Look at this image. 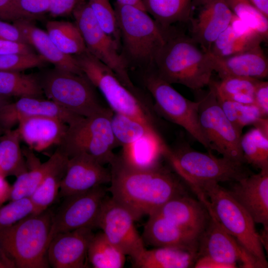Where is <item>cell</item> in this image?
I'll return each mask as SVG.
<instances>
[{"label":"cell","mask_w":268,"mask_h":268,"mask_svg":"<svg viewBox=\"0 0 268 268\" xmlns=\"http://www.w3.org/2000/svg\"><path fill=\"white\" fill-rule=\"evenodd\" d=\"M111 198L127 209L135 221L150 215L171 199L186 194L176 175L160 165L148 170L123 164L118 155L110 164Z\"/></svg>","instance_id":"cell-1"},{"label":"cell","mask_w":268,"mask_h":268,"mask_svg":"<svg viewBox=\"0 0 268 268\" xmlns=\"http://www.w3.org/2000/svg\"><path fill=\"white\" fill-rule=\"evenodd\" d=\"M151 69L170 84L193 90L208 86L213 72L209 53L190 35L176 30L158 53Z\"/></svg>","instance_id":"cell-2"},{"label":"cell","mask_w":268,"mask_h":268,"mask_svg":"<svg viewBox=\"0 0 268 268\" xmlns=\"http://www.w3.org/2000/svg\"><path fill=\"white\" fill-rule=\"evenodd\" d=\"M114 10L122 42L121 54L130 66L152 68L155 59L175 28L166 30L145 10L116 2Z\"/></svg>","instance_id":"cell-3"},{"label":"cell","mask_w":268,"mask_h":268,"mask_svg":"<svg viewBox=\"0 0 268 268\" xmlns=\"http://www.w3.org/2000/svg\"><path fill=\"white\" fill-rule=\"evenodd\" d=\"M188 185L225 230L257 260L261 268H268L264 248L256 229V223L228 190L214 181Z\"/></svg>","instance_id":"cell-4"},{"label":"cell","mask_w":268,"mask_h":268,"mask_svg":"<svg viewBox=\"0 0 268 268\" xmlns=\"http://www.w3.org/2000/svg\"><path fill=\"white\" fill-rule=\"evenodd\" d=\"M53 214L48 209L0 230V248L16 268H47V249Z\"/></svg>","instance_id":"cell-5"},{"label":"cell","mask_w":268,"mask_h":268,"mask_svg":"<svg viewBox=\"0 0 268 268\" xmlns=\"http://www.w3.org/2000/svg\"><path fill=\"white\" fill-rule=\"evenodd\" d=\"M73 56L83 74L100 91L113 112L157 130L155 115L139 93L125 86L109 67L87 50Z\"/></svg>","instance_id":"cell-6"},{"label":"cell","mask_w":268,"mask_h":268,"mask_svg":"<svg viewBox=\"0 0 268 268\" xmlns=\"http://www.w3.org/2000/svg\"><path fill=\"white\" fill-rule=\"evenodd\" d=\"M164 159L188 185L205 181L236 182L251 174L243 163L200 152L187 145L174 149L167 146Z\"/></svg>","instance_id":"cell-7"},{"label":"cell","mask_w":268,"mask_h":268,"mask_svg":"<svg viewBox=\"0 0 268 268\" xmlns=\"http://www.w3.org/2000/svg\"><path fill=\"white\" fill-rule=\"evenodd\" d=\"M110 108L93 116L82 117L68 126L58 147L68 158L88 154L102 165L111 164L116 159L113 150L117 146L110 123Z\"/></svg>","instance_id":"cell-8"},{"label":"cell","mask_w":268,"mask_h":268,"mask_svg":"<svg viewBox=\"0 0 268 268\" xmlns=\"http://www.w3.org/2000/svg\"><path fill=\"white\" fill-rule=\"evenodd\" d=\"M44 94L68 111L87 117L106 111L100 103L95 87L83 75L56 68L39 76Z\"/></svg>","instance_id":"cell-9"},{"label":"cell","mask_w":268,"mask_h":268,"mask_svg":"<svg viewBox=\"0 0 268 268\" xmlns=\"http://www.w3.org/2000/svg\"><path fill=\"white\" fill-rule=\"evenodd\" d=\"M143 80L154 100L155 110L168 120L182 127L202 146L210 150L199 122L200 100L193 101L187 99L152 69L144 70Z\"/></svg>","instance_id":"cell-10"},{"label":"cell","mask_w":268,"mask_h":268,"mask_svg":"<svg viewBox=\"0 0 268 268\" xmlns=\"http://www.w3.org/2000/svg\"><path fill=\"white\" fill-rule=\"evenodd\" d=\"M72 13L87 50L109 67L125 86L139 93L129 75V67L118 51L119 46L100 26L87 0H79Z\"/></svg>","instance_id":"cell-11"},{"label":"cell","mask_w":268,"mask_h":268,"mask_svg":"<svg viewBox=\"0 0 268 268\" xmlns=\"http://www.w3.org/2000/svg\"><path fill=\"white\" fill-rule=\"evenodd\" d=\"M209 86V91L200 101L199 122L208 142L210 150H214L233 161L245 162L240 147L241 134L227 119L220 107L215 92Z\"/></svg>","instance_id":"cell-12"},{"label":"cell","mask_w":268,"mask_h":268,"mask_svg":"<svg viewBox=\"0 0 268 268\" xmlns=\"http://www.w3.org/2000/svg\"><path fill=\"white\" fill-rule=\"evenodd\" d=\"M107 191L103 185L64 198L57 213L53 215L50 242L60 233L84 227H96Z\"/></svg>","instance_id":"cell-13"},{"label":"cell","mask_w":268,"mask_h":268,"mask_svg":"<svg viewBox=\"0 0 268 268\" xmlns=\"http://www.w3.org/2000/svg\"><path fill=\"white\" fill-rule=\"evenodd\" d=\"M206 209L210 218L199 236L197 258L215 261L228 268H237L238 262L244 268H261L257 260L225 230L211 211Z\"/></svg>","instance_id":"cell-14"},{"label":"cell","mask_w":268,"mask_h":268,"mask_svg":"<svg viewBox=\"0 0 268 268\" xmlns=\"http://www.w3.org/2000/svg\"><path fill=\"white\" fill-rule=\"evenodd\" d=\"M135 221L127 209L107 196L96 224L107 238L133 262L145 249L142 236L135 227Z\"/></svg>","instance_id":"cell-15"},{"label":"cell","mask_w":268,"mask_h":268,"mask_svg":"<svg viewBox=\"0 0 268 268\" xmlns=\"http://www.w3.org/2000/svg\"><path fill=\"white\" fill-rule=\"evenodd\" d=\"M232 12L225 0H192L188 21L190 36L205 52L230 24Z\"/></svg>","instance_id":"cell-16"},{"label":"cell","mask_w":268,"mask_h":268,"mask_svg":"<svg viewBox=\"0 0 268 268\" xmlns=\"http://www.w3.org/2000/svg\"><path fill=\"white\" fill-rule=\"evenodd\" d=\"M110 170L92 156L80 153L68 158L59 195L65 198L110 183Z\"/></svg>","instance_id":"cell-17"},{"label":"cell","mask_w":268,"mask_h":268,"mask_svg":"<svg viewBox=\"0 0 268 268\" xmlns=\"http://www.w3.org/2000/svg\"><path fill=\"white\" fill-rule=\"evenodd\" d=\"M92 229L81 228L54 236L47 249L49 265L54 268H87V250L94 235Z\"/></svg>","instance_id":"cell-18"},{"label":"cell","mask_w":268,"mask_h":268,"mask_svg":"<svg viewBox=\"0 0 268 268\" xmlns=\"http://www.w3.org/2000/svg\"><path fill=\"white\" fill-rule=\"evenodd\" d=\"M47 116L59 119L71 125L83 117L73 114L50 100L22 97L0 107V127L4 133L12 130L19 121L25 117Z\"/></svg>","instance_id":"cell-19"},{"label":"cell","mask_w":268,"mask_h":268,"mask_svg":"<svg viewBox=\"0 0 268 268\" xmlns=\"http://www.w3.org/2000/svg\"><path fill=\"white\" fill-rule=\"evenodd\" d=\"M230 195L246 210L255 223L268 230V170H260L237 181Z\"/></svg>","instance_id":"cell-20"},{"label":"cell","mask_w":268,"mask_h":268,"mask_svg":"<svg viewBox=\"0 0 268 268\" xmlns=\"http://www.w3.org/2000/svg\"><path fill=\"white\" fill-rule=\"evenodd\" d=\"M200 234L152 214L144 225V242L155 247H170L197 252Z\"/></svg>","instance_id":"cell-21"},{"label":"cell","mask_w":268,"mask_h":268,"mask_svg":"<svg viewBox=\"0 0 268 268\" xmlns=\"http://www.w3.org/2000/svg\"><path fill=\"white\" fill-rule=\"evenodd\" d=\"M17 125L20 139L30 149L37 152H42L53 145H58L68 127L59 119L42 116L23 118Z\"/></svg>","instance_id":"cell-22"},{"label":"cell","mask_w":268,"mask_h":268,"mask_svg":"<svg viewBox=\"0 0 268 268\" xmlns=\"http://www.w3.org/2000/svg\"><path fill=\"white\" fill-rule=\"evenodd\" d=\"M209 54L213 71H216L220 78L243 76L263 80L268 77V58L261 46L225 57Z\"/></svg>","instance_id":"cell-23"},{"label":"cell","mask_w":268,"mask_h":268,"mask_svg":"<svg viewBox=\"0 0 268 268\" xmlns=\"http://www.w3.org/2000/svg\"><path fill=\"white\" fill-rule=\"evenodd\" d=\"M19 29L27 44L36 49L39 55L55 67L83 75L73 56L62 52L54 44L45 32L35 25L29 19H20L13 21Z\"/></svg>","instance_id":"cell-24"},{"label":"cell","mask_w":268,"mask_h":268,"mask_svg":"<svg viewBox=\"0 0 268 268\" xmlns=\"http://www.w3.org/2000/svg\"><path fill=\"white\" fill-rule=\"evenodd\" d=\"M152 214L200 234L210 218L204 204L199 200L197 201L186 194L171 199Z\"/></svg>","instance_id":"cell-25"},{"label":"cell","mask_w":268,"mask_h":268,"mask_svg":"<svg viewBox=\"0 0 268 268\" xmlns=\"http://www.w3.org/2000/svg\"><path fill=\"white\" fill-rule=\"evenodd\" d=\"M167 146L158 131H152L122 147L118 157L128 167L138 170H150L162 164Z\"/></svg>","instance_id":"cell-26"},{"label":"cell","mask_w":268,"mask_h":268,"mask_svg":"<svg viewBox=\"0 0 268 268\" xmlns=\"http://www.w3.org/2000/svg\"><path fill=\"white\" fill-rule=\"evenodd\" d=\"M197 252L176 247H160L145 249L133 262L136 268H188L194 267Z\"/></svg>","instance_id":"cell-27"},{"label":"cell","mask_w":268,"mask_h":268,"mask_svg":"<svg viewBox=\"0 0 268 268\" xmlns=\"http://www.w3.org/2000/svg\"><path fill=\"white\" fill-rule=\"evenodd\" d=\"M58 149L59 155L56 162L29 198L34 207L33 214L47 210L59 195L69 158L58 147Z\"/></svg>","instance_id":"cell-28"},{"label":"cell","mask_w":268,"mask_h":268,"mask_svg":"<svg viewBox=\"0 0 268 268\" xmlns=\"http://www.w3.org/2000/svg\"><path fill=\"white\" fill-rule=\"evenodd\" d=\"M145 10L162 28H174L179 23L187 24L192 0H142Z\"/></svg>","instance_id":"cell-29"},{"label":"cell","mask_w":268,"mask_h":268,"mask_svg":"<svg viewBox=\"0 0 268 268\" xmlns=\"http://www.w3.org/2000/svg\"><path fill=\"white\" fill-rule=\"evenodd\" d=\"M264 42L258 33L242 34L229 24L213 41L208 52L217 57H225L261 46Z\"/></svg>","instance_id":"cell-30"},{"label":"cell","mask_w":268,"mask_h":268,"mask_svg":"<svg viewBox=\"0 0 268 268\" xmlns=\"http://www.w3.org/2000/svg\"><path fill=\"white\" fill-rule=\"evenodd\" d=\"M17 129L5 131L0 137V175L16 177L26 172L28 167L20 146Z\"/></svg>","instance_id":"cell-31"},{"label":"cell","mask_w":268,"mask_h":268,"mask_svg":"<svg viewBox=\"0 0 268 268\" xmlns=\"http://www.w3.org/2000/svg\"><path fill=\"white\" fill-rule=\"evenodd\" d=\"M43 94L39 76L18 71L0 70V95L41 98Z\"/></svg>","instance_id":"cell-32"},{"label":"cell","mask_w":268,"mask_h":268,"mask_svg":"<svg viewBox=\"0 0 268 268\" xmlns=\"http://www.w3.org/2000/svg\"><path fill=\"white\" fill-rule=\"evenodd\" d=\"M46 27L51 40L63 53L74 56L87 51L75 23L65 21H49Z\"/></svg>","instance_id":"cell-33"},{"label":"cell","mask_w":268,"mask_h":268,"mask_svg":"<svg viewBox=\"0 0 268 268\" xmlns=\"http://www.w3.org/2000/svg\"><path fill=\"white\" fill-rule=\"evenodd\" d=\"M87 259L95 268H122L126 255L102 232L92 236L88 247Z\"/></svg>","instance_id":"cell-34"},{"label":"cell","mask_w":268,"mask_h":268,"mask_svg":"<svg viewBox=\"0 0 268 268\" xmlns=\"http://www.w3.org/2000/svg\"><path fill=\"white\" fill-rule=\"evenodd\" d=\"M260 79L227 76L209 83L217 97L243 104H254V93Z\"/></svg>","instance_id":"cell-35"},{"label":"cell","mask_w":268,"mask_h":268,"mask_svg":"<svg viewBox=\"0 0 268 268\" xmlns=\"http://www.w3.org/2000/svg\"><path fill=\"white\" fill-rule=\"evenodd\" d=\"M58 155L57 148L48 160L34 164L29 170L17 176L11 186L9 201L30 198L56 162Z\"/></svg>","instance_id":"cell-36"},{"label":"cell","mask_w":268,"mask_h":268,"mask_svg":"<svg viewBox=\"0 0 268 268\" xmlns=\"http://www.w3.org/2000/svg\"><path fill=\"white\" fill-rule=\"evenodd\" d=\"M240 147L245 162L260 170H268V136L254 127L240 138Z\"/></svg>","instance_id":"cell-37"},{"label":"cell","mask_w":268,"mask_h":268,"mask_svg":"<svg viewBox=\"0 0 268 268\" xmlns=\"http://www.w3.org/2000/svg\"><path fill=\"white\" fill-rule=\"evenodd\" d=\"M111 127L117 146L124 147L152 131H157L131 117L113 112Z\"/></svg>","instance_id":"cell-38"},{"label":"cell","mask_w":268,"mask_h":268,"mask_svg":"<svg viewBox=\"0 0 268 268\" xmlns=\"http://www.w3.org/2000/svg\"><path fill=\"white\" fill-rule=\"evenodd\" d=\"M233 14L255 31L265 42L268 39V18L249 0H225Z\"/></svg>","instance_id":"cell-39"},{"label":"cell","mask_w":268,"mask_h":268,"mask_svg":"<svg viewBox=\"0 0 268 268\" xmlns=\"http://www.w3.org/2000/svg\"><path fill=\"white\" fill-rule=\"evenodd\" d=\"M216 98L227 119L241 134L245 127L253 125L260 118L263 117L255 104L240 103L217 96Z\"/></svg>","instance_id":"cell-40"},{"label":"cell","mask_w":268,"mask_h":268,"mask_svg":"<svg viewBox=\"0 0 268 268\" xmlns=\"http://www.w3.org/2000/svg\"><path fill=\"white\" fill-rule=\"evenodd\" d=\"M87 1L100 26L120 47V31L114 9L109 0H87Z\"/></svg>","instance_id":"cell-41"},{"label":"cell","mask_w":268,"mask_h":268,"mask_svg":"<svg viewBox=\"0 0 268 268\" xmlns=\"http://www.w3.org/2000/svg\"><path fill=\"white\" fill-rule=\"evenodd\" d=\"M34 213V207L29 198L11 201L0 207V230Z\"/></svg>","instance_id":"cell-42"},{"label":"cell","mask_w":268,"mask_h":268,"mask_svg":"<svg viewBox=\"0 0 268 268\" xmlns=\"http://www.w3.org/2000/svg\"><path fill=\"white\" fill-rule=\"evenodd\" d=\"M47 62L35 53L0 55V70L18 71L43 67Z\"/></svg>","instance_id":"cell-43"},{"label":"cell","mask_w":268,"mask_h":268,"mask_svg":"<svg viewBox=\"0 0 268 268\" xmlns=\"http://www.w3.org/2000/svg\"><path fill=\"white\" fill-rule=\"evenodd\" d=\"M17 7L32 18L36 15L49 11L50 0H15Z\"/></svg>","instance_id":"cell-44"},{"label":"cell","mask_w":268,"mask_h":268,"mask_svg":"<svg viewBox=\"0 0 268 268\" xmlns=\"http://www.w3.org/2000/svg\"><path fill=\"white\" fill-rule=\"evenodd\" d=\"M20 19L31 18L17 7L15 0H0V19L14 21Z\"/></svg>","instance_id":"cell-45"},{"label":"cell","mask_w":268,"mask_h":268,"mask_svg":"<svg viewBox=\"0 0 268 268\" xmlns=\"http://www.w3.org/2000/svg\"><path fill=\"white\" fill-rule=\"evenodd\" d=\"M254 104L259 108L263 117L268 116V82L260 80L254 93Z\"/></svg>","instance_id":"cell-46"},{"label":"cell","mask_w":268,"mask_h":268,"mask_svg":"<svg viewBox=\"0 0 268 268\" xmlns=\"http://www.w3.org/2000/svg\"><path fill=\"white\" fill-rule=\"evenodd\" d=\"M0 39L27 44L19 29L13 23L0 19Z\"/></svg>","instance_id":"cell-47"},{"label":"cell","mask_w":268,"mask_h":268,"mask_svg":"<svg viewBox=\"0 0 268 268\" xmlns=\"http://www.w3.org/2000/svg\"><path fill=\"white\" fill-rule=\"evenodd\" d=\"M34 53L28 44L15 42L0 39V55Z\"/></svg>","instance_id":"cell-48"},{"label":"cell","mask_w":268,"mask_h":268,"mask_svg":"<svg viewBox=\"0 0 268 268\" xmlns=\"http://www.w3.org/2000/svg\"><path fill=\"white\" fill-rule=\"evenodd\" d=\"M79 0H50L49 11L54 16H65L72 12Z\"/></svg>","instance_id":"cell-49"},{"label":"cell","mask_w":268,"mask_h":268,"mask_svg":"<svg viewBox=\"0 0 268 268\" xmlns=\"http://www.w3.org/2000/svg\"><path fill=\"white\" fill-rule=\"evenodd\" d=\"M11 185H9L5 177L0 175V207L7 201H9Z\"/></svg>","instance_id":"cell-50"},{"label":"cell","mask_w":268,"mask_h":268,"mask_svg":"<svg viewBox=\"0 0 268 268\" xmlns=\"http://www.w3.org/2000/svg\"><path fill=\"white\" fill-rule=\"evenodd\" d=\"M16 266L10 257L0 248V268H14Z\"/></svg>","instance_id":"cell-51"},{"label":"cell","mask_w":268,"mask_h":268,"mask_svg":"<svg viewBox=\"0 0 268 268\" xmlns=\"http://www.w3.org/2000/svg\"><path fill=\"white\" fill-rule=\"evenodd\" d=\"M250 2L268 18V0H249Z\"/></svg>","instance_id":"cell-52"},{"label":"cell","mask_w":268,"mask_h":268,"mask_svg":"<svg viewBox=\"0 0 268 268\" xmlns=\"http://www.w3.org/2000/svg\"><path fill=\"white\" fill-rule=\"evenodd\" d=\"M266 136H268V118L261 117L253 125Z\"/></svg>","instance_id":"cell-53"},{"label":"cell","mask_w":268,"mask_h":268,"mask_svg":"<svg viewBox=\"0 0 268 268\" xmlns=\"http://www.w3.org/2000/svg\"><path fill=\"white\" fill-rule=\"evenodd\" d=\"M116 1L121 4L132 5L145 10L142 0H116Z\"/></svg>","instance_id":"cell-54"},{"label":"cell","mask_w":268,"mask_h":268,"mask_svg":"<svg viewBox=\"0 0 268 268\" xmlns=\"http://www.w3.org/2000/svg\"><path fill=\"white\" fill-rule=\"evenodd\" d=\"M9 97L0 95V107L3 105L10 102Z\"/></svg>","instance_id":"cell-55"},{"label":"cell","mask_w":268,"mask_h":268,"mask_svg":"<svg viewBox=\"0 0 268 268\" xmlns=\"http://www.w3.org/2000/svg\"><path fill=\"white\" fill-rule=\"evenodd\" d=\"M2 133H3L2 131V130L1 129V128L0 127V137L1 136V134Z\"/></svg>","instance_id":"cell-56"}]
</instances>
